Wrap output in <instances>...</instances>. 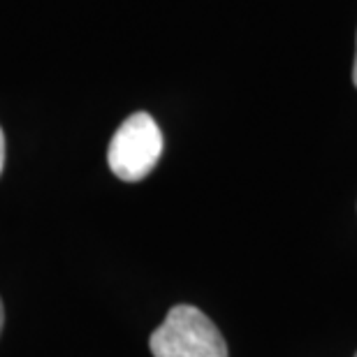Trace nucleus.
<instances>
[{"instance_id": "f257e3e1", "label": "nucleus", "mask_w": 357, "mask_h": 357, "mask_svg": "<svg viewBox=\"0 0 357 357\" xmlns=\"http://www.w3.org/2000/svg\"><path fill=\"white\" fill-rule=\"evenodd\" d=\"M153 357H227L218 327L197 306L178 304L149 339Z\"/></svg>"}, {"instance_id": "f03ea898", "label": "nucleus", "mask_w": 357, "mask_h": 357, "mask_svg": "<svg viewBox=\"0 0 357 357\" xmlns=\"http://www.w3.org/2000/svg\"><path fill=\"white\" fill-rule=\"evenodd\" d=\"M162 155V132L146 112L128 116L107 149L109 169L121 181L135 183L153 172Z\"/></svg>"}, {"instance_id": "7ed1b4c3", "label": "nucleus", "mask_w": 357, "mask_h": 357, "mask_svg": "<svg viewBox=\"0 0 357 357\" xmlns=\"http://www.w3.org/2000/svg\"><path fill=\"white\" fill-rule=\"evenodd\" d=\"M3 165H5V135L3 128H0V172H3Z\"/></svg>"}, {"instance_id": "20e7f679", "label": "nucleus", "mask_w": 357, "mask_h": 357, "mask_svg": "<svg viewBox=\"0 0 357 357\" xmlns=\"http://www.w3.org/2000/svg\"><path fill=\"white\" fill-rule=\"evenodd\" d=\"M3 325H5V309H3V302H0V332H3Z\"/></svg>"}, {"instance_id": "39448f33", "label": "nucleus", "mask_w": 357, "mask_h": 357, "mask_svg": "<svg viewBox=\"0 0 357 357\" xmlns=\"http://www.w3.org/2000/svg\"><path fill=\"white\" fill-rule=\"evenodd\" d=\"M353 84L357 86V52H355V66H353Z\"/></svg>"}, {"instance_id": "423d86ee", "label": "nucleus", "mask_w": 357, "mask_h": 357, "mask_svg": "<svg viewBox=\"0 0 357 357\" xmlns=\"http://www.w3.org/2000/svg\"><path fill=\"white\" fill-rule=\"evenodd\" d=\"M355 357H357V353H355Z\"/></svg>"}]
</instances>
